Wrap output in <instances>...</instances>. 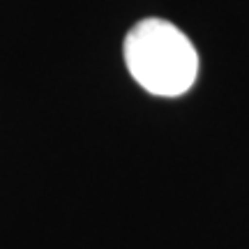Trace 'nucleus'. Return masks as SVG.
<instances>
[{"label":"nucleus","mask_w":249,"mask_h":249,"mask_svg":"<svg viewBox=\"0 0 249 249\" xmlns=\"http://www.w3.org/2000/svg\"><path fill=\"white\" fill-rule=\"evenodd\" d=\"M124 62L134 81L160 97H178L194 86L198 55L187 35L164 18H143L124 37Z\"/></svg>","instance_id":"1"}]
</instances>
